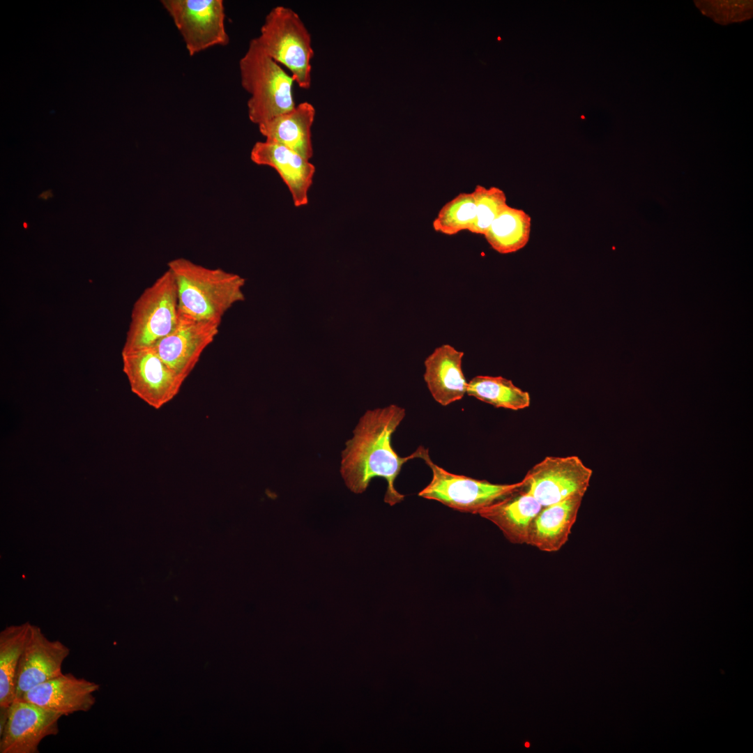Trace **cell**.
I'll use <instances>...</instances> for the list:
<instances>
[{
  "instance_id": "5b68a950",
  "label": "cell",
  "mask_w": 753,
  "mask_h": 753,
  "mask_svg": "<svg viewBox=\"0 0 753 753\" xmlns=\"http://www.w3.org/2000/svg\"><path fill=\"white\" fill-rule=\"evenodd\" d=\"M178 288L167 269L133 305L122 351L152 347L169 334L178 317Z\"/></svg>"
},
{
  "instance_id": "52a82bcc",
  "label": "cell",
  "mask_w": 753,
  "mask_h": 753,
  "mask_svg": "<svg viewBox=\"0 0 753 753\" xmlns=\"http://www.w3.org/2000/svg\"><path fill=\"white\" fill-rule=\"evenodd\" d=\"M161 3L181 35L190 56L229 43L222 0H162Z\"/></svg>"
},
{
  "instance_id": "5bb4252c",
  "label": "cell",
  "mask_w": 753,
  "mask_h": 753,
  "mask_svg": "<svg viewBox=\"0 0 753 753\" xmlns=\"http://www.w3.org/2000/svg\"><path fill=\"white\" fill-rule=\"evenodd\" d=\"M250 159L258 165L276 170L288 187L296 206L307 204V193L315 172L309 160L283 145L266 140L254 144Z\"/></svg>"
},
{
  "instance_id": "4fadbf2b",
  "label": "cell",
  "mask_w": 753,
  "mask_h": 753,
  "mask_svg": "<svg viewBox=\"0 0 753 753\" xmlns=\"http://www.w3.org/2000/svg\"><path fill=\"white\" fill-rule=\"evenodd\" d=\"M99 689L97 683L71 673L62 674L33 687L20 699L68 715L90 710L96 701L94 693Z\"/></svg>"
},
{
  "instance_id": "d6986e66",
  "label": "cell",
  "mask_w": 753,
  "mask_h": 753,
  "mask_svg": "<svg viewBox=\"0 0 753 753\" xmlns=\"http://www.w3.org/2000/svg\"><path fill=\"white\" fill-rule=\"evenodd\" d=\"M531 217L524 210L507 204L484 234L489 245L501 254L515 252L528 243Z\"/></svg>"
},
{
  "instance_id": "30bf717a",
  "label": "cell",
  "mask_w": 753,
  "mask_h": 753,
  "mask_svg": "<svg viewBox=\"0 0 753 753\" xmlns=\"http://www.w3.org/2000/svg\"><path fill=\"white\" fill-rule=\"evenodd\" d=\"M220 324L178 312L173 330L152 347L169 367L186 379L204 351L213 342Z\"/></svg>"
},
{
  "instance_id": "277c9868",
  "label": "cell",
  "mask_w": 753,
  "mask_h": 753,
  "mask_svg": "<svg viewBox=\"0 0 753 753\" xmlns=\"http://www.w3.org/2000/svg\"><path fill=\"white\" fill-rule=\"evenodd\" d=\"M256 39L269 56L289 70L300 88H310L314 56L312 38L296 11L284 6L273 8Z\"/></svg>"
},
{
  "instance_id": "ac0fdd59",
  "label": "cell",
  "mask_w": 753,
  "mask_h": 753,
  "mask_svg": "<svg viewBox=\"0 0 753 753\" xmlns=\"http://www.w3.org/2000/svg\"><path fill=\"white\" fill-rule=\"evenodd\" d=\"M542 508L536 499L522 487L478 515L494 524L511 543L522 545L526 544L531 523Z\"/></svg>"
},
{
  "instance_id": "3957f363",
  "label": "cell",
  "mask_w": 753,
  "mask_h": 753,
  "mask_svg": "<svg viewBox=\"0 0 753 753\" xmlns=\"http://www.w3.org/2000/svg\"><path fill=\"white\" fill-rule=\"evenodd\" d=\"M242 87L250 94L247 102L250 121L257 126L291 111L294 100L292 76L252 39L239 61Z\"/></svg>"
},
{
  "instance_id": "ba28073f",
  "label": "cell",
  "mask_w": 753,
  "mask_h": 753,
  "mask_svg": "<svg viewBox=\"0 0 753 753\" xmlns=\"http://www.w3.org/2000/svg\"><path fill=\"white\" fill-rule=\"evenodd\" d=\"M592 473L577 456H549L528 471L523 489L545 507L574 494H585Z\"/></svg>"
},
{
  "instance_id": "7c38bea8",
  "label": "cell",
  "mask_w": 753,
  "mask_h": 753,
  "mask_svg": "<svg viewBox=\"0 0 753 753\" xmlns=\"http://www.w3.org/2000/svg\"><path fill=\"white\" fill-rule=\"evenodd\" d=\"M70 653L64 644L50 640L38 627L31 625L17 671L15 700L20 699L33 687L62 674L63 662Z\"/></svg>"
},
{
  "instance_id": "7402d4cb",
  "label": "cell",
  "mask_w": 753,
  "mask_h": 753,
  "mask_svg": "<svg viewBox=\"0 0 753 753\" xmlns=\"http://www.w3.org/2000/svg\"><path fill=\"white\" fill-rule=\"evenodd\" d=\"M476 211L473 192H461L441 207L432 222V227L448 236L469 231L474 222Z\"/></svg>"
},
{
  "instance_id": "603a6c76",
  "label": "cell",
  "mask_w": 753,
  "mask_h": 753,
  "mask_svg": "<svg viewBox=\"0 0 753 753\" xmlns=\"http://www.w3.org/2000/svg\"><path fill=\"white\" fill-rule=\"evenodd\" d=\"M476 202V218L469 231L484 235L507 204V197L498 187L477 185L472 192Z\"/></svg>"
},
{
  "instance_id": "7a4b0ae2",
  "label": "cell",
  "mask_w": 753,
  "mask_h": 753,
  "mask_svg": "<svg viewBox=\"0 0 753 753\" xmlns=\"http://www.w3.org/2000/svg\"><path fill=\"white\" fill-rule=\"evenodd\" d=\"M167 266L177 284L179 313L221 323L228 310L244 299L245 280L236 273L183 257L170 260Z\"/></svg>"
},
{
  "instance_id": "d4e9b609",
  "label": "cell",
  "mask_w": 753,
  "mask_h": 753,
  "mask_svg": "<svg viewBox=\"0 0 753 753\" xmlns=\"http://www.w3.org/2000/svg\"><path fill=\"white\" fill-rule=\"evenodd\" d=\"M8 709L9 706L0 707V735L3 733L8 720Z\"/></svg>"
},
{
  "instance_id": "44dd1931",
  "label": "cell",
  "mask_w": 753,
  "mask_h": 753,
  "mask_svg": "<svg viewBox=\"0 0 753 753\" xmlns=\"http://www.w3.org/2000/svg\"><path fill=\"white\" fill-rule=\"evenodd\" d=\"M466 393L495 407L511 410L525 409L531 402L528 392L502 376H476L468 383Z\"/></svg>"
},
{
  "instance_id": "484cf974",
  "label": "cell",
  "mask_w": 753,
  "mask_h": 753,
  "mask_svg": "<svg viewBox=\"0 0 753 753\" xmlns=\"http://www.w3.org/2000/svg\"><path fill=\"white\" fill-rule=\"evenodd\" d=\"M525 745H526V747H528V743H526L525 744Z\"/></svg>"
},
{
  "instance_id": "8fae6325",
  "label": "cell",
  "mask_w": 753,
  "mask_h": 753,
  "mask_svg": "<svg viewBox=\"0 0 753 753\" xmlns=\"http://www.w3.org/2000/svg\"><path fill=\"white\" fill-rule=\"evenodd\" d=\"M62 716L31 702L13 701L0 735V753H38L40 742L59 732V721Z\"/></svg>"
},
{
  "instance_id": "ffe728a7",
  "label": "cell",
  "mask_w": 753,
  "mask_h": 753,
  "mask_svg": "<svg viewBox=\"0 0 753 753\" xmlns=\"http://www.w3.org/2000/svg\"><path fill=\"white\" fill-rule=\"evenodd\" d=\"M31 625H12L0 632V707L10 706L15 700L17 671Z\"/></svg>"
},
{
  "instance_id": "9c48e42d",
  "label": "cell",
  "mask_w": 753,
  "mask_h": 753,
  "mask_svg": "<svg viewBox=\"0 0 753 753\" xmlns=\"http://www.w3.org/2000/svg\"><path fill=\"white\" fill-rule=\"evenodd\" d=\"M121 356L131 391L155 409L172 400L185 380L169 367L152 347L122 351Z\"/></svg>"
},
{
  "instance_id": "e0dca14e",
  "label": "cell",
  "mask_w": 753,
  "mask_h": 753,
  "mask_svg": "<svg viewBox=\"0 0 753 753\" xmlns=\"http://www.w3.org/2000/svg\"><path fill=\"white\" fill-rule=\"evenodd\" d=\"M315 114L314 105L305 101L258 125L259 130L266 141L283 145L310 160L313 155L311 128Z\"/></svg>"
},
{
  "instance_id": "cb8c5ba5",
  "label": "cell",
  "mask_w": 753,
  "mask_h": 753,
  "mask_svg": "<svg viewBox=\"0 0 753 753\" xmlns=\"http://www.w3.org/2000/svg\"><path fill=\"white\" fill-rule=\"evenodd\" d=\"M695 3L704 15L722 24L746 20L752 15L750 1H698Z\"/></svg>"
},
{
  "instance_id": "9a60e30c",
  "label": "cell",
  "mask_w": 753,
  "mask_h": 753,
  "mask_svg": "<svg viewBox=\"0 0 753 753\" xmlns=\"http://www.w3.org/2000/svg\"><path fill=\"white\" fill-rule=\"evenodd\" d=\"M584 494L576 493L542 507L531 523L526 545L545 552L560 550L568 540Z\"/></svg>"
},
{
  "instance_id": "6da1fadb",
  "label": "cell",
  "mask_w": 753,
  "mask_h": 753,
  "mask_svg": "<svg viewBox=\"0 0 753 753\" xmlns=\"http://www.w3.org/2000/svg\"><path fill=\"white\" fill-rule=\"evenodd\" d=\"M405 415L404 408L390 404L368 410L360 418L353 437L342 452L340 473L352 492L363 493L373 478L380 477L387 482L385 503L394 505L404 500V495L397 491L394 482L407 461L419 458L418 448L407 457H400L391 444L392 436Z\"/></svg>"
},
{
  "instance_id": "2e32d148",
  "label": "cell",
  "mask_w": 753,
  "mask_h": 753,
  "mask_svg": "<svg viewBox=\"0 0 753 753\" xmlns=\"http://www.w3.org/2000/svg\"><path fill=\"white\" fill-rule=\"evenodd\" d=\"M464 353L449 344L437 347L425 360L424 380L433 398L442 406L462 399L468 383L462 371Z\"/></svg>"
},
{
  "instance_id": "8992f818",
  "label": "cell",
  "mask_w": 753,
  "mask_h": 753,
  "mask_svg": "<svg viewBox=\"0 0 753 753\" xmlns=\"http://www.w3.org/2000/svg\"><path fill=\"white\" fill-rule=\"evenodd\" d=\"M419 458L432 471L431 482L419 493L424 499L437 501L462 512L478 514L519 490L521 481L513 484H494L485 480L452 473L432 462L428 449L419 446Z\"/></svg>"
}]
</instances>
